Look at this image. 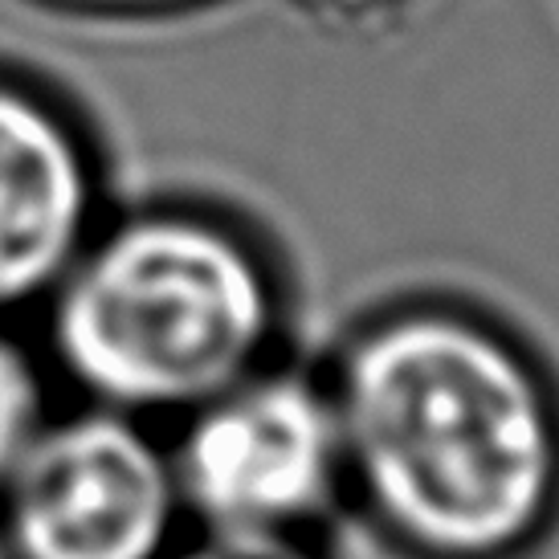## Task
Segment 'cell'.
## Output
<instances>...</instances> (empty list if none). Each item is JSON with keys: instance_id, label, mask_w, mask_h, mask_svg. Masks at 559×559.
Listing matches in <instances>:
<instances>
[{"instance_id": "obj_4", "label": "cell", "mask_w": 559, "mask_h": 559, "mask_svg": "<svg viewBox=\"0 0 559 559\" xmlns=\"http://www.w3.org/2000/svg\"><path fill=\"white\" fill-rule=\"evenodd\" d=\"M188 514L159 425L58 401L0 481V559H168Z\"/></svg>"}, {"instance_id": "obj_3", "label": "cell", "mask_w": 559, "mask_h": 559, "mask_svg": "<svg viewBox=\"0 0 559 559\" xmlns=\"http://www.w3.org/2000/svg\"><path fill=\"white\" fill-rule=\"evenodd\" d=\"M164 437L192 531L326 539L347 519L323 364L286 352L188 408Z\"/></svg>"}, {"instance_id": "obj_6", "label": "cell", "mask_w": 559, "mask_h": 559, "mask_svg": "<svg viewBox=\"0 0 559 559\" xmlns=\"http://www.w3.org/2000/svg\"><path fill=\"white\" fill-rule=\"evenodd\" d=\"M58 401L62 392L37 335L21 319H0V481L13 474Z\"/></svg>"}, {"instance_id": "obj_5", "label": "cell", "mask_w": 559, "mask_h": 559, "mask_svg": "<svg viewBox=\"0 0 559 559\" xmlns=\"http://www.w3.org/2000/svg\"><path fill=\"white\" fill-rule=\"evenodd\" d=\"M103 217L91 135L62 98L0 70V319L29 323Z\"/></svg>"}, {"instance_id": "obj_1", "label": "cell", "mask_w": 559, "mask_h": 559, "mask_svg": "<svg viewBox=\"0 0 559 559\" xmlns=\"http://www.w3.org/2000/svg\"><path fill=\"white\" fill-rule=\"evenodd\" d=\"M347 514L396 559H539L559 535V372L486 307H372L323 359Z\"/></svg>"}, {"instance_id": "obj_7", "label": "cell", "mask_w": 559, "mask_h": 559, "mask_svg": "<svg viewBox=\"0 0 559 559\" xmlns=\"http://www.w3.org/2000/svg\"><path fill=\"white\" fill-rule=\"evenodd\" d=\"M168 559H335V551L326 539H274V535H225V531L188 527Z\"/></svg>"}, {"instance_id": "obj_8", "label": "cell", "mask_w": 559, "mask_h": 559, "mask_svg": "<svg viewBox=\"0 0 559 559\" xmlns=\"http://www.w3.org/2000/svg\"><path fill=\"white\" fill-rule=\"evenodd\" d=\"M74 4H98V9H107V4H131V9H140V4H171V0H74Z\"/></svg>"}, {"instance_id": "obj_2", "label": "cell", "mask_w": 559, "mask_h": 559, "mask_svg": "<svg viewBox=\"0 0 559 559\" xmlns=\"http://www.w3.org/2000/svg\"><path fill=\"white\" fill-rule=\"evenodd\" d=\"M295 295L249 225L188 201L107 213L33 311L66 401L168 429L282 359Z\"/></svg>"}]
</instances>
